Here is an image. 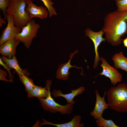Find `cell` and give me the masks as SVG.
<instances>
[{"label": "cell", "mask_w": 127, "mask_h": 127, "mask_svg": "<svg viewBox=\"0 0 127 127\" xmlns=\"http://www.w3.org/2000/svg\"><path fill=\"white\" fill-rule=\"evenodd\" d=\"M117 11L124 12L127 10V0H115Z\"/></svg>", "instance_id": "cell-21"}, {"label": "cell", "mask_w": 127, "mask_h": 127, "mask_svg": "<svg viewBox=\"0 0 127 127\" xmlns=\"http://www.w3.org/2000/svg\"><path fill=\"white\" fill-rule=\"evenodd\" d=\"M82 119L81 116L78 115H75L70 121L66 123L56 124L48 121L44 119H42V123H40V126L50 125L55 126L57 127H83L84 124L81 123Z\"/></svg>", "instance_id": "cell-14"}, {"label": "cell", "mask_w": 127, "mask_h": 127, "mask_svg": "<svg viewBox=\"0 0 127 127\" xmlns=\"http://www.w3.org/2000/svg\"><path fill=\"white\" fill-rule=\"evenodd\" d=\"M79 51L76 50L74 51V52L71 53L70 55V59L67 62L62 64L58 67L56 73L57 78L60 80H67L69 78L70 72L69 70L71 68L74 67L78 69L82 68L75 65L72 66L71 64V59L74 55L77 53Z\"/></svg>", "instance_id": "cell-11"}, {"label": "cell", "mask_w": 127, "mask_h": 127, "mask_svg": "<svg viewBox=\"0 0 127 127\" xmlns=\"http://www.w3.org/2000/svg\"><path fill=\"white\" fill-rule=\"evenodd\" d=\"M85 88L84 86H81L78 88L71 90V92L68 94H63L60 90L54 89L52 92V94L55 98L61 97L64 98L68 103L75 104V102L73 99L76 96L82 94L85 91Z\"/></svg>", "instance_id": "cell-13"}, {"label": "cell", "mask_w": 127, "mask_h": 127, "mask_svg": "<svg viewBox=\"0 0 127 127\" xmlns=\"http://www.w3.org/2000/svg\"><path fill=\"white\" fill-rule=\"evenodd\" d=\"M48 90L47 87H44L35 85V87L28 93L27 97L30 98L36 97L38 98H46L48 94Z\"/></svg>", "instance_id": "cell-17"}, {"label": "cell", "mask_w": 127, "mask_h": 127, "mask_svg": "<svg viewBox=\"0 0 127 127\" xmlns=\"http://www.w3.org/2000/svg\"><path fill=\"white\" fill-rule=\"evenodd\" d=\"M25 1L27 5L26 11L31 19L38 17L43 19L47 17L48 12L45 7L42 6H39L36 5L32 0H25Z\"/></svg>", "instance_id": "cell-9"}, {"label": "cell", "mask_w": 127, "mask_h": 127, "mask_svg": "<svg viewBox=\"0 0 127 127\" xmlns=\"http://www.w3.org/2000/svg\"><path fill=\"white\" fill-rule=\"evenodd\" d=\"M10 1H16L19 0H9Z\"/></svg>", "instance_id": "cell-27"}, {"label": "cell", "mask_w": 127, "mask_h": 127, "mask_svg": "<svg viewBox=\"0 0 127 127\" xmlns=\"http://www.w3.org/2000/svg\"><path fill=\"white\" fill-rule=\"evenodd\" d=\"M7 76H8L7 72L0 68V80L5 82H11L10 80L6 78V77Z\"/></svg>", "instance_id": "cell-24"}, {"label": "cell", "mask_w": 127, "mask_h": 127, "mask_svg": "<svg viewBox=\"0 0 127 127\" xmlns=\"http://www.w3.org/2000/svg\"></svg>", "instance_id": "cell-28"}, {"label": "cell", "mask_w": 127, "mask_h": 127, "mask_svg": "<svg viewBox=\"0 0 127 127\" xmlns=\"http://www.w3.org/2000/svg\"><path fill=\"white\" fill-rule=\"evenodd\" d=\"M100 58L102 62L100 66L103 70L102 72L98 75H103L109 78L111 83L113 86H115L118 82H121L122 79V74L115 68L110 66L104 58L102 57Z\"/></svg>", "instance_id": "cell-6"}, {"label": "cell", "mask_w": 127, "mask_h": 127, "mask_svg": "<svg viewBox=\"0 0 127 127\" xmlns=\"http://www.w3.org/2000/svg\"><path fill=\"white\" fill-rule=\"evenodd\" d=\"M96 123L98 127H118L111 120L105 119L102 116L96 119Z\"/></svg>", "instance_id": "cell-19"}, {"label": "cell", "mask_w": 127, "mask_h": 127, "mask_svg": "<svg viewBox=\"0 0 127 127\" xmlns=\"http://www.w3.org/2000/svg\"><path fill=\"white\" fill-rule=\"evenodd\" d=\"M123 42L124 47H126L127 48V37L123 40Z\"/></svg>", "instance_id": "cell-26"}, {"label": "cell", "mask_w": 127, "mask_h": 127, "mask_svg": "<svg viewBox=\"0 0 127 127\" xmlns=\"http://www.w3.org/2000/svg\"><path fill=\"white\" fill-rule=\"evenodd\" d=\"M52 81L50 80L46 81V86L48 90V94L46 98H38L42 108L45 111L52 113L59 112L63 114H68L70 115L73 111V104L68 103L65 105H61L57 103L52 98L50 91V87Z\"/></svg>", "instance_id": "cell-4"}, {"label": "cell", "mask_w": 127, "mask_h": 127, "mask_svg": "<svg viewBox=\"0 0 127 127\" xmlns=\"http://www.w3.org/2000/svg\"><path fill=\"white\" fill-rule=\"evenodd\" d=\"M40 27L39 24L32 19L22 28L15 38L23 43L26 48H28L32 44L33 39L36 36Z\"/></svg>", "instance_id": "cell-5"}, {"label": "cell", "mask_w": 127, "mask_h": 127, "mask_svg": "<svg viewBox=\"0 0 127 127\" xmlns=\"http://www.w3.org/2000/svg\"><path fill=\"white\" fill-rule=\"evenodd\" d=\"M4 19H5L4 18H2L1 17L0 14V27H1L3 25V24H5L6 23H5V22L4 21Z\"/></svg>", "instance_id": "cell-25"}, {"label": "cell", "mask_w": 127, "mask_h": 127, "mask_svg": "<svg viewBox=\"0 0 127 127\" xmlns=\"http://www.w3.org/2000/svg\"><path fill=\"white\" fill-rule=\"evenodd\" d=\"M10 1L9 0H0V8L3 13L5 20H6V10Z\"/></svg>", "instance_id": "cell-22"}, {"label": "cell", "mask_w": 127, "mask_h": 127, "mask_svg": "<svg viewBox=\"0 0 127 127\" xmlns=\"http://www.w3.org/2000/svg\"><path fill=\"white\" fill-rule=\"evenodd\" d=\"M20 80L24 85L26 91L29 93L35 87L33 80L24 75H19Z\"/></svg>", "instance_id": "cell-18"}, {"label": "cell", "mask_w": 127, "mask_h": 127, "mask_svg": "<svg viewBox=\"0 0 127 127\" xmlns=\"http://www.w3.org/2000/svg\"><path fill=\"white\" fill-rule=\"evenodd\" d=\"M1 58L10 68L14 69L18 75H26V74L27 73L26 70H23L20 67L15 55L11 59H9L4 56L1 57Z\"/></svg>", "instance_id": "cell-15"}, {"label": "cell", "mask_w": 127, "mask_h": 127, "mask_svg": "<svg viewBox=\"0 0 127 127\" xmlns=\"http://www.w3.org/2000/svg\"><path fill=\"white\" fill-rule=\"evenodd\" d=\"M102 29L107 41L113 46L122 43V37L127 33V10H117L108 14L105 17Z\"/></svg>", "instance_id": "cell-1"}, {"label": "cell", "mask_w": 127, "mask_h": 127, "mask_svg": "<svg viewBox=\"0 0 127 127\" xmlns=\"http://www.w3.org/2000/svg\"><path fill=\"white\" fill-rule=\"evenodd\" d=\"M106 93V91L105 92L103 96L101 97L98 91L97 90H95L96 102L93 111L91 112L90 115L96 120L102 116L103 112L105 110L109 108L108 104L106 103L105 100Z\"/></svg>", "instance_id": "cell-10"}, {"label": "cell", "mask_w": 127, "mask_h": 127, "mask_svg": "<svg viewBox=\"0 0 127 127\" xmlns=\"http://www.w3.org/2000/svg\"><path fill=\"white\" fill-rule=\"evenodd\" d=\"M109 106L119 112H127V84L123 83L111 87L107 91Z\"/></svg>", "instance_id": "cell-2"}, {"label": "cell", "mask_w": 127, "mask_h": 127, "mask_svg": "<svg viewBox=\"0 0 127 127\" xmlns=\"http://www.w3.org/2000/svg\"><path fill=\"white\" fill-rule=\"evenodd\" d=\"M0 64L3 66L4 68L5 69L8 71V77L9 79L12 82L13 80L14 79V77L13 75L12 74L10 70H11L5 63L2 60L1 58H0Z\"/></svg>", "instance_id": "cell-23"}, {"label": "cell", "mask_w": 127, "mask_h": 127, "mask_svg": "<svg viewBox=\"0 0 127 127\" xmlns=\"http://www.w3.org/2000/svg\"><path fill=\"white\" fill-rule=\"evenodd\" d=\"M44 3L45 6L47 9L49 13L50 18L53 15H56L57 14L53 5L54 3L51 0H40Z\"/></svg>", "instance_id": "cell-20"}, {"label": "cell", "mask_w": 127, "mask_h": 127, "mask_svg": "<svg viewBox=\"0 0 127 127\" xmlns=\"http://www.w3.org/2000/svg\"><path fill=\"white\" fill-rule=\"evenodd\" d=\"M20 42L15 37L7 41L0 46V54L9 59L12 58L15 55L16 47Z\"/></svg>", "instance_id": "cell-12"}, {"label": "cell", "mask_w": 127, "mask_h": 127, "mask_svg": "<svg viewBox=\"0 0 127 127\" xmlns=\"http://www.w3.org/2000/svg\"><path fill=\"white\" fill-rule=\"evenodd\" d=\"M85 33L86 35L92 40L94 44L95 56L93 67L95 69L97 67L99 62L100 60L98 52V47L101 43L106 40L105 38L103 37L104 33L102 29L98 32H95L89 28L86 29Z\"/></svg>", "instance_id": "cell-7"}, {"label": "cell", "mask_w": 127, "mask_h": 127, "mask_svg": "<svg viewBox=\"0 0 127 127\" xmlns=\"http://www.w3.org/2000/svg\"><path fill=\"white\" fill-rule=\"evenodd\" d=\"M112 59L115 68L120 69L127 72V58L124 56L122 52L116 53Z\"/></svg>", "instance_id": "cell-16"}, {"label": "cell", "mask_w": 127, "mask_h": 127, "mask_svg": "<svg viewBox=\"0 0 127 127\" xmlns=\"http://www.w3.org/2000/svg\"><path fill=\"white\" fill-rule=\"evenodd\" d=\"M6 18L7 20V24L0 36V46L8 40L15 37L20 32L14 25L12 16L10 14H6Z\"/></svg>", "instance_id": "cell-8"}, {"label": "cell", "mask_w": 127, "mask_h": 127, "mask_svg": "<svg viewBox=\"0 0 127 127\" xmlns=\"http://www.w3.org/2000/svg\"><path fill=\"white\" fill-rule=\"evenodd\" d=\"M25 0L10 1L6 10V14L11 15L15 25L20 32L22 28L32 19L26 11Z\"/></svg>", "instance_id": "cell-3"}]
</instances>
